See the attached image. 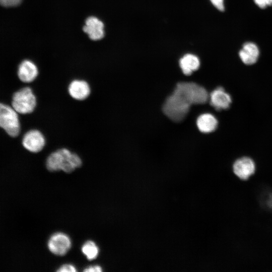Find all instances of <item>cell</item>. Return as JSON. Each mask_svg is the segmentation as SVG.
<instances>
[{"instance_id":"12","label":"cell","mask_w":272,"mask_h":272,"mask_svg":"<svg viewBox=\"0 0 272 272\" xmlns=\"http://www.w3.org/2000/svg\"><path fill=\"white\" fill-rule=\"evenodd\" d=\"M83 27L84 31L88 34L89 38L93 40H98L104 37V25L95 17L88 18Z\"/></svg>"},{"instance_id":"5","label":"cell","mask_w":272,"mask_h":272,"mask_svg":"<svg viewBox=\"0 0 272 272\" xmlns=\"http://www.w3.org/2000/svg\"><path fill=\"white\" fill-rule=\"evenodd\" d=\"M186 99L190 105L202 104L209 99V95L206 89L193 82H179L175 88Z\"/></svg>"},{"instance_id":"7","label":"cell","mask_w":272,"mask_h":272,"mask_svg":"<svg viewBox=\"0 0 272 272\" xmlns=\"http://www.w3.org/2000/svg\"><path fill=\"white\" fill-rule=\"evenodd\" d=\"M71 245L70 237L62 232H57L52 235L47 243L50 251L59 256L65 255L70 249Z\"/></svg>"},{"instance_id":"13","label":"cell","mask_w":272,"mask_h":272,"mask_svg":"<svg viewBox=\"0 0 272 272\" xmlns=\"http://www.w3.org/2000/svg\"><path fill=\"white\" fill-rule=\"evenodd\" d=\"M259 55L258 47L255 44L250 42L244 43L239 53L241 60L247 65L255 63L258 58Z\"/></svg>"},{"instance_id":"4","label":"cell","mask_w":272,"mask_h":272,"mask_svg":"<svg viewBox=\"0 0 272 272\" xmlns=\"http://www.w3.org/2000/svg\"><path fill=\"white\" fill-rule=\"evenodd\" d=\"M0 128L12 138H17L22 134L20 114L10 104L2 102H0Z\"/></svg>"},{"instance_id":"8","label":"cell","mask_w":272,"mask_h":272,"mask_svg":"<svg viewBox=\"0 0 272 272\" xmlns=\"http://www.w3.org/2000/svg\"><path fill=\"white\" fill-rule=\"evenodd\" d=\"M233 169L235 174L240 179L247 180L255 172V164L250 158L243 157L234 162Z\"/></svg>"},{"instance_id":"20","label":"cell","mask_w":272,"mask_h":272,"mask_svg":"<svg viewBox=\"0 0 272 272\" xmlns=\"http://www.w3.org/2000/svg\"><path fill=\"white\" fill-rule=\"evenodd\" d=\"M212 4L219 11H224V0H210Z\"/></svg>"},{"instance_id":"1","label":"cell","mask_w":272,"mask_h":272,"mask_svg":"<svg viewBox=\"0 0 272 272\" xmlns=\"http://www.w3.org/2000/svg\"><path fill=\"white\" fill-rule=\"evenodd\" d=\"M82 164L81 158L66 148H61L51 153L47 158L46 166L51 172L63 171L71 173Z\"/></svg>"},{"instance_id":"15","label":"cell","mask_w":272,"mask_h":272,"mask_svg":"<svg viewBox=\"0 0 272 272\" xmlns=\"http://www.w3.org/2000/svg\"><path fill=\"white\" fill-rule=\"evenodd\" d=\"M179 65L183 73L188 76L198 69L200 61L196 55L186 54L180 58Z\"/></svg>"},{"instance_id":"14","label":"cell","mask_w":272,"mask_h":272,"mask_svg":"<svg viewBox=\"0 0 272 272\" xmlns=\"http://www.w3.org/2000/svg\"><path fill=\"white\" fill-rule=\"evenodd\" d=\"M218 124L217 118L210 113H203L197 118V128L202 132L209 133L214 131Z\"/></svg>"},{"instance_id":"17","label":"cell","mask_w":272,"mask_h":272,"mask_svg":"<svg viewBox=\"0 0 272 272\" xmlns=\"http://www.w3.org/2000/svg\"><path fill=\"white\" fill-rule=\"evenodd\" d=\"M58 272H76L77 271L75 266L71 264H65L62 265L57 270Z\"/></svg>"},{"instance_id":"2","label":"cell","mask_w":272,"mask_h":272,"mask_svg":"<svg viewBox=\"0 0 272 272\" xmlns=\"http://www.w3.org/2000/svg\"><path fill=\"white\" fill-rule=\"evenodd\" d=\"M190 104L176 89L166 99L163 106L164 114L174 122L183 120L189 112Z\"/></svg>"},{"instance_id":"16","label":"cell","mask_w":272,"mask_h":272,"mask_svg":"<svg viewBox=\"0 0 272 272\" xmlns=\"http://www.w3.org/2000/svg\"><path fill=\"white\" fill-rule=\"evenodd\" d=\"M82 252L89 260L95 259L99 254V249L96 244L93 241L88 240L83 245Z\"/></svg>"},{"instance_id":"10","label":"cell","mask_w":272,"mask_h":272,"mask_svg":"<svg viewBox=\"0 0 272 272\" xmlns=\"http://www.w3.org/2000/svg\"><path fill=\"white\" fill-rule=\"evenodd\" d=\"M70 96L74 99L83 101L90 95L91 88L89 84L82 80H74L69 85L67 88Z\"/></svg>"},{"instance_id":"21","label":"cell","mask_w":272,"mask_h":272,"mask_svg":"<svg viewBox=\"0 0 272 272\" xmlns=\"http://www.w3.org/2000/svg\"><path fill=\"white\" fill-rule=\"evenodd\" d=\"M102 271V267L99 265L90 266L84 270V271L86 272H101Z\"/></svg>"},{"instance_id":"11","label":"cell","mask_w":272,"mask_h":272,"mask_svg":"<svg viewBox=\"0 0 272 272\" xmlns=\"http://www.w3.org/2000/svg\"><path fill=\"white\" fill-rule=\"evenodd\" d=\"M209 99L210 104L218 110L228 109L232 102L231 96L221 87L211 93Z\"/></svg>"},{"instance_id":"9","label":"cell","mask_w":272,"mask_h":272,"mask_svg":"<svg viewBox=\"0 0 272 272\" xmlns=\"http://www.w3.org/2000/svg\"><path fill=\"white\" fill-rule=\"evenodd\" d=\"M38 75V69L35 64L29 60H24L19 64L17 76L23 84L33 82Z\"/></svg>"},{"instance_id":"6","label":"cell","mask_w":272,"mask_h":272,"mask_svg":"<svg viewBox=\"0 0 272 272\" xmlns=\"http://www.w3.org/2000/svg\"><path fill=\"white\" fill-rule=\"evenodd\" d=\"M21 143L26 151L31 153H37L45 147L46 140L41 131L33 128L28 130L22 135Z\"/></svg>"},{"instance_id":"3","label":"cell","mask_w":272,"mask_h":272,"mask_svg":"<svg viewBox=\"0 0 272 272\" xmlns=\"http://www.w3.org/2000/svg\"><path fill=\"white\" fill-rule=\"evenodd\" d=\"M37 105V97L30 86H23L12 95L11 105L20 115L32 114Z\"/></svg>"},{"instance_id":"18","label":"cell","mask_w":272,"mask_h":272,"mask_svg":"<svg viewBox=\"0 0 272 272\" xmlns=\"http://www.w3.org/2000/svg\"><path fill=\"white\" fill-rule=\"evenodd\" d=\"M22 0H0V5L7 7L18 5Z\"/></svg>"},{"instance_id":"19","label":"cell","mask_w":272,"mask_h":272,"mask_svg":"<svg viewBox=\"0 0 272 272\" xmlns=\"http://www.w3.org/2000/svg\"><path fill=\"white\" fill-rule=\"evenodd\" d=\"M254 2L261 9L272 6V0H254Z\"/></svg>"}]
</instances>
